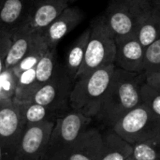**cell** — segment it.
<instances>
[{
	"label": "cell",
	"mask_w": 160,
	"mask_h": 160,
	"mask_svg": "<svg viewBox=\"0 0 160 160\" xmlns=\"http://www.w3.org/2000/svg\"><path fill=\"white\" fill-rule=\"evenodd\" d=\"M127 160H135V159H134V158H132V156H131L130 158H128V159H127Z\"/></svg>",
	"instance_id": "obj_30"
},
{
	"label": "cell",
	"mask_w": 160,
	"mask_h": 160,
	"mask_svg": "<svg viewBox=\"0 0 160 160\" xmlns=\"http://www.w3.org/2000/svg\"><path fill=\"white\" fill-rule=\"evenodd\" d=\"M10 45V33L0 28V75L5 70L6 56Z\"/></svg>",
	"instance_id": "obj_26"
},
{
	"label": "cell",
	"mask_w": 160,
	"mask_h": 160,
	"mask_svg": "<svg viewBox=\"0 0 160 160\" xmlns=\"http://www.w3.org/2000/svg\"><path fill=\"white\" fill-rule=\"evenodd\" d=\"M69 6L68 0H38L30 15V26L40 33Z\"/></svg>",
	"instance_id": "obj_15"
},
{
	"label": "cell",
	"mask_w": 160,
	"mask_h": 160,
	"mask_svg": "<svg viewBox=\"0 0 160 160\" xmlns=\"http://www.w3.org/2000/svg\"><path fill=\"white\" fill-rule=\"evenodd\" d=\"M145 82L160 92V68L145 72Z\"/></svg>",
	"instance_id": "obj_27"
},
{
	"label": "cell",
	"mask_w": 160,
	"mask_h": 160,
	"mask_svg": "<svg viewBox=\"0 0 160 160\" xmlns=\"http://www.w3.org/2000/svg\"><path fill=\"white\" fill-rule=\"evenodd\" d=\"M4 1H5V0H0V6L3 4V2H4Z\"/></svg>",
	"instance_id": "obj_32"
},
{
	"label": "cell",
	"mask_w": 160,
	"mask_h": 160,
	"mask_svg": "<svg viewBox=\"0 0 160 160\" xmlns=\"http://www.w3.org/2000/svg\"><path fill=\"white\" fill-rule=\"evenodd\" d=\"M92 118L69 110L59 117L52 129L43 160H65L82 134L88 128Z\"/></svg>",
	"instance_id": "obj_4"
},
{
	"label": "cell",
	"mask_w": 160,
	"mask_h": 160,
	"mask_svg": "<svg viewBox=\"0 0 160 160\" xmlns=\"http://www.w3.org/2000/svg\"><path fill=\"white\" fill-rule=\"evenodd\" d=\"M115 68L112 64L79 76L70 94V109L90 118L97 117Z\"/></svg>",
	"instance_id": "obj_2"
},
{
	"label": "cell",
	"mask_w": 160,
	"mask_h": 160,
	"mask_svg": "<svg viewBox=\"0 0 160 160\" xmlns=\"http://www.w3.org/2000/svg\"><path fill=\"white\" fill-rule=\"evenodd\" d=\"M73 85L74 81L68 74L64 65L59 64L53 77L40 86L28 101L66 113L70 108L69 98Z\"/></svg>",
	"instance_id": "obj_7"
},
{
	"label": "cell",
	"mask_w": 160,
	"mask_h": 160,
	"mask_svg": "<svg viewBox=\"0 0 160 160\" xmlns=\"http://www.w3.org/2000/svg\"><path fill=\"white\" fill-rule=\"evenodd\" d=\"M90 32L91 29L90 26H88L72 43L66 57V63L64 67L69 77L74 82L77 79L79 70L82 65L85 56V51L90 37Z\"/></svg>",
	"instance_id": "obj_18"
},
{
	"label": "cell",
	"mask_w": 160,
	"mask_h": 160,
	"mask_svg": "<svg viewBox=\"0 0 160 160\" xmlns=\"http://www.w3.org/2000/svg\"><path fill=\"white\" fill-rule=\"evenodd\" d=\"M135 160H160V136L133 144Z\"/></svg>",
	"instance_id": "obj_22"
},
{
	"label": "cell",
	"mask_w": 160,
	"mask_h": 160,
	"mask_svg": "<svg viewBox=\"0 0 160 160\" xmlns=\"http://www.w3.org/2000/svg\"><path fill=\"white\" fill-rule=\"evenodd\" d=\"M13 153L0 142V160H12Z\"/></svg>",
	"instance_id": "obj_28"
},
{
	"label": "cell",
	"mask_w": 160,
	"mask_h": 160,
	"mask_svg": "<svg viewBox=\"0 0 160 160\" xmlns=\"http://www.w3.org/2000/svg\"><path fill=\"white\" fill-rule=\"evenodd\" d=\"M112 129L133 145L160 136V117L140 104L124 115Z\"/></svg>",
	"instance_id": "obj_6"
},
{
	"label": "cell",
	"mask_w": 160,
	"mask_h": 160,
	"mask_svg": "<svg viewBox=\"0 0 160 160\" xmlns=\"http://www.w3.org/2000/svg\"><path fill=\"white\" fill-rule=\"evenodd\" d=\"M91 32L85 56L78 76L98 68L114 64L116 54V39L109 28L103 15L95 18L89 24Z\"/></svg>",
	"instance_id": "obj_5"
},
{
	"label": "cell",
	"mask_w": 160,
	"mask_h": 160,
	"mask_svg": "<svg viewBox=\"0 0 160 160\" xmlns=\"http://www.w3.org/2000/svg\"><path fill=\"white\" fill-rule=\"evenodd\" d=\"M48 49L49 46L45 40L43 34L37 31L29 51L24 55L22 60L12 68L15 75L18 77L22 72L37 66V64L41 59V57L45 54Z\"/></svg>",
	"instance_id": "obj_20"
},
{
	"label": "cell",
	"mask_w": 160,
	"mask_h": 160,
	"mask_svg": "<svg viewBox=\"0 0 160 160\" xmlns=\"http://www.w3.org/2000/svg\"><path fill=\"white\" fill-rule=\"evenodd\" d=\"M102 134L97 128H87L74 144L65 160H100Z\"/></svg>",
	"instance_id": "obj_14"
},
{
	"label": "cell",
	"mask_w": 160,
	"mask_h": 160,
	"mask_svg": "<svg viewBox=\"0 0 160 160\" xmlns=\"http://www.w3.org/2000/svg\"><path fill=\"white\" fill-rule=\"evenodd\" d=\"M36 33L29 21L10 32V45L6 56L5 69H12L22 60L31 47Z\"/></svg>",
	"instance_id": "obj_12"
},
{
	"label": "cell",
	"mask_w": 160,
	"mask_h": 160,
	"mask_svg": "<svg viewBox=\"0 0 160 160\" xmlns=\"http://www.w3.org/2000/svg\"><path fill=\"white\" fill-rule=\"evenodd\" d=\"M114 66L128 72L144 73L145 48L142 45L137 36L116 39Z\"/></svg>",
	"instance_id": "obj_10"
},
{
	"label": "cell",
	"mask_w": 160,
	"mask_h": 160,
	"mask_svg": "<svg viewBox=\"0 0 160 160\" xmlns=\"http://www.w3.org/2000/svg\"><path fill=\"white\" fill-rule=\"evenodd\" d=\"M17 76L13 69H5L0 75V99H14Z\"/></svg>",
	"instance_id": "obj_24"
},
{
	"label": "cell",
	"mask_w": 160,
	"mask_h": 160,
	"mask_svg": "<svg viewBox=\"0 0 160 160\" xmlns=\"http://www.w3.org/2000/svg\"><path fill=\"white\" fill-rule=\"evenodd\" d=\"M58 66L56 48H49L35 67V84L37 90L53 77Z\"/></svg>",
	"instance_id": "obj_21"
},
{
	"label": "cell",
	"mask_w": 160,
	"mask_h": 160,
	"mask_svg": "<svg viewBox=\"0 0 160 160\" xmlns=\"http://www.w3.org/2000/svg\"><path fill=\"white\" fill-rule=\"evenodd\" d=\"M144 82V73H133L115 68L97 118L112 128L124 115L142 104L141 87Z\"/></svg>",
	"instance_id": "obj_1"
},
{
	"label": "cell",
	"mask_w": 160,
	"mask_h": 160,
	"mask_svg": "<svg viewBox=\"0 0 160 160\" xmlns=\"http://www.w3.org/2000/svg\"><path fill=\"white\" fill-rule=\"evenodd\" d=\"M154 3H160V0H152Z\"/></svg>",
	"instance_id": "obj_29"
},
{
	"label": "cell",
	"mask_w": 160,
	"mask_h": 160,
	"mask_svg": "<svg viewBox=\"0 0 160 160\" xmlns=\"http://www.w3.org/2000/svg\"><path fill=\"white\" fill-rule=\"evenodd\" d=\"M38 0H5L0 6V28L9 33L29 21Z\"/></svg>",
	"instance_id": "obj_13"
},
{
	"label": "cell",
	"mask_w": 160,
	"mask_h": 160,
	"mask_svg": "<svg viewBox=\"0 0 160 160\" xmlns=\"http://www.w3.org/2000/svg\"><path fill=\"white\" fill-rule=\"evenodd\" d=\"M75 1H77V0H68L69 3H72V2H75Z\"/></svg>",
	"instance_id": "obj_31"
},
{
	"label": "cell",
	"mask_w": 160,
	"mask_h": 160,
	"mask_svg": "<svg viewBox=\"0 0 160 160\" xmlns=\"http://www.w3.org/2000/svg\"><path fill=\"white\" fill-rule=\"evenodd\" d=\"M133 145L112 129L102 135L100 160H127L132 156Z\"/></svg>",
	"instance_id": "obj_17"
},
{
	"label": "cell",
	"mask_w": 160,
	"mask_h": 160,
	"mask_svg": "<svg viewBox=\"0 0 160 160\" xmlns=\"http://www.w3.org/2000/svg\"><path fill=\"white\" fill-rule=\"evenodd\" d=\"M153 6L152 0H110L103 16L116 39L137 36Z\"/></svg>",
	"instance_id": "obj_3"
},
{
	"label": "cell",
	"mask_w": 160,
	"mask_h": 160,
	"mask_svg": "<svg viewBox=\"0 0 160 160\" xmlns=\"http://www.w3.org/2000/svg\"><path fill=\"white\" fill-rule=\"evenodd\" d=\"M160 36V3H154V6L147 17L140 26L137 38L142 45L146 49Z\"/></svg>",
	"instance_id": "obj_19"
},
{
	"label": "cell",
	"mask_w": 160,
	"mask_h": 160,
	"mask_svg": "<svg viewBox=\"0 0 160 160\" xmlns=\"http://www.w3.org/2000/svg\"><path fill=\"white\" fill-rule=\"evenodd\" d=\"M16 103L19 105L25 127L33 125H41L44 123H55V121L59 117L65 114L32 101Z\"/></svg>",
	"instance_id": "obj_16"
},
{
	"label": "cell",
	"mask_w": 160,
	"mask_h": 160,
	"mask_svg": "<svg viewBox=\"0 0 160 160\" xmlns=\"http://www.w3.org/2000/svg\"><path fill=\"white\" fill-rule=\"evenodd\" d=\"M54 123L27 126L12 156V160H43Z\"/></svg>",
	"instance_id": "obj_8"
},
{
	"label": "cell",
	"mask_w": 160,
	"mask_h": 160,
	"mask_svg": "<svg viewBox=\"0 0 160 160\" xmlns=\"http://www.w3.org/2000/svg\"><path fill=\"white\" fill-rule=\"evenodd\" d=\"M84 18L83 11L78 7L66 8L60 15L43 31V36L49 48H57L58 43Z\"/></svg>",
	"instance_id": "obj_11"
},
{
	"label": "cell",
	"mask_w": 160,
	"mask_h": 160,
	"mask_svg": "<svg viewBox=\"0 0 160 160\" xmlns=\"http://www.w3.org/2000/svg\"><path fill=\"white\" fill-rule=\"evenodd\" d=\"M141 100L142 104L160 117V92L145 82L141 87Z\"/></svg>",
	"instance_id": "obj_23"
},
{
	"label": "cell",
	"mask_w": 160,
	"mask_h": 160,
	"mask_svg": "<svg viewBox=\"0 0 160 160\" xmlns=\"http://www.w3.org/2000/svg\"><path fill=\"white\" fill-rule=\"evenodd\" d=\"M25 128L19 105L13 99H0V142L14 152Z\"/></svg>",
	"instance_id": "obj_9"
},
{
	"label": "cell",
	"mask_w": 160,
	"mask_h": 160,
	"mask_svg": "<svg viewBox=\"0 0 160 160\" xmlns=\"http://www.w3.org/2000/svg\"><path fill=\"white\" fill-rule=\"evenodd\" d=\"M160 68V36L145 49V72Z\"/></svg>",
	"instance_id": "obj_25"
}]
</instances>
